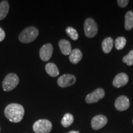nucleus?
Masks as SVG:
<instances>
[{
  "label": "nucleus",
  "mask_w": 133,
  "mask_h": 133,
  "mask_svg": "<svg viewBox=\"0 0 133 133\" xmlns=\"http://www.w3.org/2000/svg\"><path fill=\"white\" fill-rule=\"evenodd\" d=\"M53 53V46L50 43L43 45L39 50V57L44 62L48 61L51 59Z\"/></svg>",
  "instance_id": "9"
},
{
  "label": "nucleus",
  "mask_w": 133,
  "mask_h": 133,
  "mask_svg": "<svg viewBox=\"0 0 133 133\" xmlns=\"http://www.w3.org/2000/svg\"><path fill=\"white\" fill-rule=\"evenodd\" d=\"M114 46V40L112 38L107 37L105 38L102 43V48L103 51L106 54H109L112 51Z\"/></svg>",
  "instance_id": "15"
},
{
  "label": "nucleus",
  "mask_w": 133,
  "mask_h": 133,
  "mask_svg": "<svg viewBox=\"0 0 133 133\" xmlns=\"http://www.w3.org/2000/svg\"><path fill=\"white\" fill-rule=\"evenodd\" d=\"M5 36H6V34H5L4 31L0 27V42L4 40Z\"/></svg>",
  "instance_id": "23"
},
{
  "label": "nucleus",
  "mask_w": 133,
  "mask_h": 133,
  "mask_svg": "<svg viewBox=\"0 0 133 133\" xmlns=\"http://www.w3.org/2000/svg\"><path fill=\"white\" fill-rule=\"evenodd\" d=\"M66 33L69 36V37H70L71 39H72L73 40H77L78 38V34L77 31L75 29L71 26H69L66 29Z\"/></svg>",
  "instance_id": "20"
},
{
  "label": "nucleus",
  "mask_w": 133,
  "mask_h": 133,
  "mask_svg": "<svg viewBox=\"0 0 133 133\" xmlns=\"http://www.w3.org/2000/svg\"><path fill=\"white\" fill-rule=\"evenodd\" d=\"M83 54L79 49H74L71 50L69 54V60L72 64H78L82 59Z\"/></svg>",
  "instance_id": "13"
},
{
  "label": "nucleus",
  "mask_w": 133,
  "mask_h": 133,
  "mask_svg": "<svg viewBox=\"0 0 133 133\" xmlns=\"http://www.w3.org/2000/svg\"><path fill=\"white\" fill-rule=\"evenodd\" d=\"M74 116L70 114H66L64 115V117L61 120V124L64 128H67L71 125L74 123Z\"/></svg>",
  "instance_id": "18"
},
{
  "label": "nucleus",
  "mask_w": 133,
  "mask_h": 133,
  "mask_svg": "<svg viewBox=\"0 0 133 133\" xmlns=\"http://www.w3.org/2000/svg\"><path fill=\"white\" fill-rule=\"evenodd\" d=\"M128 76L124 73H120L115 76L113 81V85L115 88H121L125 86L128 82Z\"/></svg>",
  "instance_id": "11"
},
{
  "label": "nucleus",
  "mask_w": 133,
  "mask_h": 133,
  "mask_svg": "<svg viewBox=\"0 0 133 133\" xmlns=\"http://www.w3.org/2000/svg\"><path fill=\"white\" fill-rule=\"evenodd\" d=\"M117 3L121 8H125L128 4L129 1H128V0H119L117 1Z\"/></svg>",
  "instance_id": "22"
},
{
  "label": "nucleus",
  "mask_w": 133,
  "mask_h": 133,
  "mask_svg": "<svg viewBox=\"0 0 133 133\" xmlns=\"http://www.w3.org/2000/svg\"><path fill=\"white\" fill-rule=\"evenodd\" d=\"M9 10V5L7 1H3L0 3V21L4 19L7 16Z\"/></svg>",
  "instance_id": "16"
},
{
  "label": "nucleus",
  "mask_w": 133,
  "mask_h": 133,
  "mask_svg": "<svg viewBox=\"0 0 133 133\" xmlns=\"http://www.w3.org/2000/svg\"><path fill=\"white\" fill-rule=\"evenodd\" d=\"M107 118L103 115H96L91 120V126L94 130H99L102 128L107 123Z\"/></svg>",
  "instance_id": "8"
},
{
  "label": "nucleus",
  "mask_w": 133,
  "mask_h": 133,
  "mask_svg": "<svg viewBox=\"0 0 133 133\" xmlns=\"http://www.w3.org/2000/svg\"><path fill=\"white\" fill-rule=\"evenodd\" d=\"M66 133H79V132L78 131H70V132Z\"/></svg>",
  "instance_id": "24"
},
{
  "label": "nucleus",
  "mask_w": 133,
  "mask_h": 133,
  "mask_svg": "<svg viewBox=\"0 0 133 133\" xmlns=\"http://www.w3.org/2000/svg\"><path fill=\"white\" fill-rule=\"evenodd\" d=\"M19 83V78L16 74L10 73L4 78L3 81L2 87L3 90L9 92L13 90Z\"/></svg>",
  "instance_id": "3"
},
{
  "label": "nucleus",
  "mask_w": 133,
  "mask_h": 133,
  "mask_svg": "<svg viewBox=\"0 0 133 133\" xmlns=\"http://www.w3.org/2000/svg\"><path fill=\"white\" fill-rule=\"evenodd\" d=\"M52 123L45 119L36 121L33 126V129L35 133H49L52 131Z\"/></svg>",
  "instance_id": "4"
},
{
  "label": "nucleus",
  "mask_w": 133,
  "mask_h": 133,
  "mask_svg": "<svg viewBox=\"0 0 133 133\" xmlns=\"http://www.w3.org/2000/svg\"><path fill=\"white\" fill-rule=\"evenodd\" d=\"M123 62L129 66L133 65V50H131L128 54L124 56L123 59Z\"/></svg>",
  "instance_id": "21"
},
{
  "label": "nucleus",
  "mask_w": 133,
  "mask_h": 133,
  "mask_svg": "<svg viewBox=\"0 0 133 133\" xmlns=\"http://www.w3.org/2000/svg\"><path fill=\"white\" fill-rule=\"evenodd\" d=\"M84 30L85 35L88 38H92L95 36L97 33V25L94 19L88 18L84 22Z\"/></svg>",
  "instance_id": "5"
},
{
  "label": "nucleus",
  "mask_w": 133,
  "mask_h": 133,
  "mask_svg": "<svg viewBox=\"0 0 133 133\" xmlns=\"http://www.w3.org/2000/svg\"><path fill=\"white\" fill-rule=\"evenodd\" d=\"M45 70L47 74L52 77H56L59 74V69L57 65L54 63H48L46 65Z\"/></svg>",
  "instance_id": "14"
},
{
  "label": "nucleus",
  "mask_w": 133,
  "mask_h": 133,
  "mask_svg": "<svg viewBox=\"0 0 133 133\" xmlns=\"http://www.w3.org/2000/svg\"><path fill=\"white\" fill-rule=\"evenodd\" d=\"M0 131H1V128H0Z\"/></svg>",
  "instance_id": "25"
},
{
  "label": "nucleus",
  "mask_w": 133,
  "mask_h": 133,
  "mask_svg": "<svg viewBox=\"0 0 133 133\" xmlns=\"http://www.w3.org/2000/svg\"><path fill=\"white\" fill-rule=\"evenodd\" d=\"M130 105L129 100L125 96H121L116 99L115 107L118 111H124L128 109Z\"/></svg>",
  "instance_id": "10"
},
{
  "label": "nucleus",
  "mask_w": 133,
  "mask_h": 133,
  "mask_svg": "<svg viewBox=\"0 0 133 133\" xmlns=\"http://www.w3.org/2000/svg\"><path fill=\"white\" fill-rule=\"evenodd\" d=\"M39 35V31L35 26H29L24 29L19 36V39L22 43H30L35 40Z\"/></svg>",
  "instance_id": "2"
},
{
  "label": "nucleus",
  "mask_w": 133,
  "mask_h": 133,
  "mask_svg": "<svg viewBox=\"0 0 133 133\" xmlns=\"http://www.w3.org/2000/svg\"><path fill=\"white\" fill-rule=\"evenodd\" d=\"M124 27L126 30H130L133 28V12L128 11L125 15Z\"/></svg>",
  "instance_id": "17"
},
{
  "label": "nucleus",
  "mask_w": 133,
  "mask_h": 133,
  "mask_svg": "<svg viewBox=\"0 0 133 133\" xmlns=\"http://www.w3.org/2000/svg\"><path fill=\"white\" fill-rule=\"evenodd\" d=\"M105 96V91L102 88H98L86 97L85 101L88 104L96 103L103 99Z\"/></svg>",
  "instance_id": "6"
},
{
  "label": "nucleus",
  "mask_w": 133,
  "mask_h": 133,
  "mask_svg": "<svg viewBox=\"0 0 133 133\" xmlns=\"http://www.w3.org/2000/svg\"><path fill=\"white\" fill-rule=\"evenodd\" d=\"M132 123H133V119H132Z\"/></svg>",
  "instance_id": "26"
},
{
  "label": "nucleus",
  "mask_w": 133,
  "mask_h": 133,
  "mask_svg": "<svg viewBox=\"0 0 133 133\" xmlns=\"http://www.w3.org/2000/svg\"><path fill=\"white\" fill-rule=\"evenodd\" d=\"M126 44V39L124 37H118L115 41V44L116 49L121 50L123 49Z\"/></svg>",
  "instance_id": "19"
},
{
  "label": "nucleus",
  "mask_w": 133,
  "mask_h": 133,
  "mask_svg": "<svg viewBox=\"0 0 133 133\" xmlns=\"http://www.w3.org/2000/svg\"><path fill=\"white\" fill-rule=\"evenodd\" d=\"M59 46L61 52L65 56H68L71 51V46L70 43L66 39H61L59 42Z\"/></svg>",
  "instance_id": "12"
},
{
  "label": "nucleus",
  "mask_w": 133,
  "mask_h": 133,
  "mask_svg": "<svg viewBox=\"0 0 133 133\" xmlns=\"http://www.w3.org/2000/svg\"><path fill=\"white\" fill-rule=\"evenodd\" d=\"M25 114V110L22 105L16 103L8 105L4 109V115L11 122L17 123L22 121Z\"/></svg>",
  "instance_id": "1"
},
{
  "label": "nucleus",
  "mask_w": 133,
  "mask_h": 133,
  "mask_svg": "<svg viewBox=\"0 0 133 133\" xmlns=\"http://www.w3.org/2000/svg\"><path fill=\"white\" fill-rule=\"evenodd\" d=\"M76 77L73 75L65 74L61 76L57 79V84L61 88L71 86L75 83Z\"/></svg>",
  "instance_id": "7"
}]
</instances>
